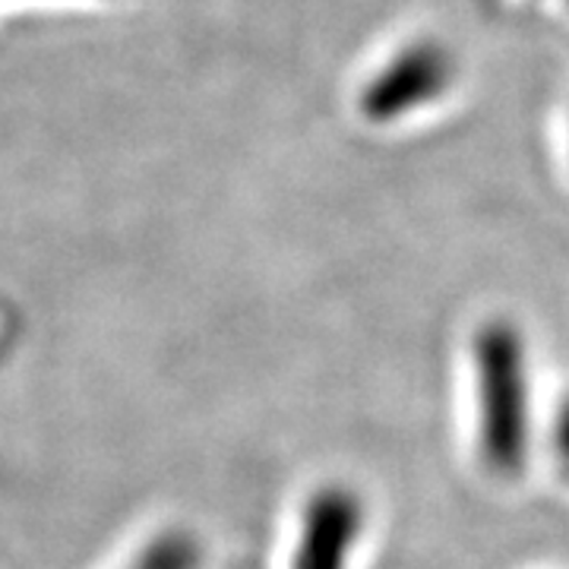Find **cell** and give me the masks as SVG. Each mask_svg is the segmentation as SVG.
Listing matches in <instances>:
<instances>
[{
	"instance_id": "6da1fadb",
	"label": "cell",
	"mask_w": 569,
	"mask_h": 569,
	"mask_svg": "<svg viewBox=\"0 0 569 569\" xmlns=\"http://www.w3.org/2000/svg\"><path fill=\"white\" fill-rule=\"evenodd\" d=\"M478 456L497 478H516L529 459L531 392L522 332L509 320H488L471 336Z\"/></svg>"
},
{
	"instance_id": "7a4b0ae2",
	"label": "cell",
	"mask_w": 569,
	"mask_h": 569,
	"mask_svg": "<svg viewBox=\"0 0 569 569\" xmlns=\"http://www.w3.org/2000/svg\"><path fill=\"white\" fill-rule=\"evenodd\" d=\"M456 82V61L440 41H408L396 51L377 77L367 82L361 96V111L367 121L392 123L408 114H418Z\"/></svg>"
},
{
	"instance_id": "3957f363",
	"label": "cell",
	"mask_w": 569,
	"mask_h": 569,
	"mask_svg": "<svg viewBox=\"0 0 569 569\" xmlns=\"http://www.w3.org/2000/svg\"><path fill=\"white\" fill-rule=\"evenodd\" d=\"M365 509L348 488H323L307 500L291 569H348L361 538Z\"/></svg>"
},
{
	"instance_id": "277c9868",
	"label": "cell",
	"mask_w": 569,
	"mask_h": 569,
	"mask_svg": "<svg viewBox=\"0 0 569 569\" xmlns=\"http://www.w3.org/2000/svg\"><path fill=\"white\" fill-rule=\"evenodd\" d=\"M200 550L187 535H162L142 550L133 569H197Z\"/></svg>"
},
{
	"instance_id": "5b68a950",
	"label": "cell",
	"mask_w": 569,
	"mask_h": 569,
	"mask_svg": "<svg viewBox=\"0 0 569 569\" xmlns=\"http://www.w3.org/2000/svg\"><path fill=\"white\" fill-rule=\"evenodd\" d=\"M553 449L560 452V459L569 468V396L563 399V406L557 408V415H553Z\"/></svg>"
},
{
	"instance_id": "8992f818",
	"label": "cell",
	"mask_w": 569,
	"mask_h": 569,
	"mask_svg": "<svg viewBox=\"0 0 569 569\" xmlns=\"http://www.w3.org/2000/svg\"><path fill=\"white\" fill-rule=\"evenodd\" d=\"M7 336H10V323H7V320L0 317V348L7 346Z\"/></svg>"
},
{
	"instance_id": "52a82bcc",
	"label": "cell",
	"mask_w": 569,
	"mask_h": 569,
	"mask_svg": "<svg viewBox=\"0 0 569 569\" xmlns=\"http://www.w3.org/2000/svg\"><path fill=\"white\" fill-rule=\"evenodd\" d=\"M567 3H569V0H567Z\"/></svg>"
}]
</instances>
